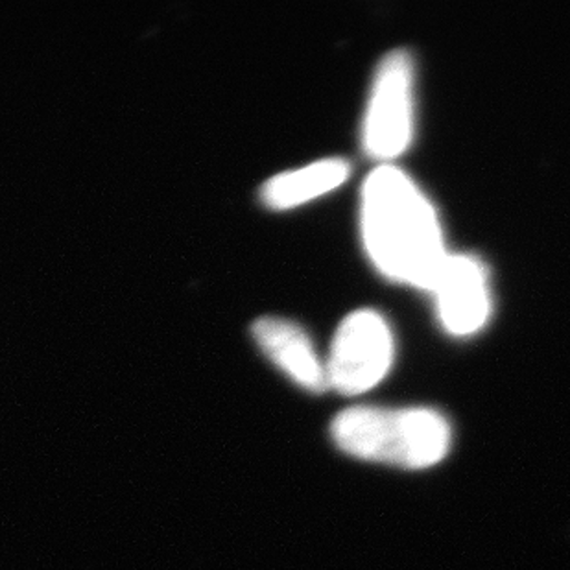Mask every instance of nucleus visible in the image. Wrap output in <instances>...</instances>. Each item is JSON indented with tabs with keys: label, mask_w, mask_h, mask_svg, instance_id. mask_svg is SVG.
Returning a JSON list of instances; mask_svg holds the SVG:
<instances>
[{
	"label": "nucleus",
	"mask_w": 570,
	"mask_h": 570,
	"mask_svg": "<svg viewBox=\"0 0 570 570\" xmlns=\"http://www.w3.org/2000/svg\"><path fill=\"white\" fill-rule=\"evenodd\" d=\"M361 232L384 277L431 291L449 257L442 224L423 190L401 168L381 165L362 185Z\"/></svg>",
	"instance_id": "1"
},
{
	"label": "nucleus",
	"mask_w": 570,
	"mask_h": 570,
	"mask_svg": "<svg viewBox=\"0 0 570 570\" xmlns=\"http://www.w3.org/2000/svg\"><path fill=\"white\" fill-rule=\"evenodd\" d=\"M331 436L350 456L409 471L434 468L452 445L451 423L426 406H351L334 417Z\"/></svg>",
	"instance_id": "2"
},
{
	"label": "nucleus",
	"mask_w": 570,
	"mask_h": 570,
	"mask_svg": "<svg viewBox=\"0 0 570 570\" xmlns=\"http://www.w3.org/2000/svg\"><path fill=\"white\" fill-rule=\"evenodd\" d=\"M414 135V61L406 50L382 58L362 120L366 156L390 165L406 151Z\"/></svg>",
	"instance_id": "3"
},
{
	"label": "nucleus",
	"mask_w": 570,
	"mask_h": 570,
	"mask_svg": "<svg viewBox=\"0 0 570 570\" xmlns=\"http://www.w3.org/2000/svg\"><path fill=\"white\" fill-rule=\"evenodd\" d=\"M395 342L386 320L362 308L340 323L334 334L325 372L328 387L342 395H362L377 386L392 370Z\"/></svg>",
	"instance_id": "4"
},
{
	"label": "nucleus",
	"mask_w": 570,
	"mask_h": 570,
	"mask_svg": "<svg viewBox=\"0 0 570 570\" xmlns=\"http://www.w3.org/2000/svg\"><path fill=\"white\" fill-rule=\"evenodd\" d=\"M429 292L443 328L452 336L479 333L490 320V275L474 255L449 254Z\"/></svg>",
	"instance_id": "5"
},
{
	"label": "nucleus",
	"mask_w": 570,
	"mask_h": 570,
	"mask_svg": "<svg viewBox=\"0 0 570 570\" xmlns=\"http://www.w3.org/2000/svg\"><path fill=\"white\" fill-rule=\"evenodd\" d=\"M252 333L264 355L297 386L311 393L328 390L325 362L317 355L311 336L297 323L285 317H258L252 325Z\"/></svg>",
	"instance_id": "6"
},
{
	"label": "nucleus",
	"mask_w": 570,
	"mask_h": 570,
	"mask_svg": "<svg viewBox=\"0 0 570 570\" xmlns=\"http://www.w3.org/2000/svg\"><path fill=\"white\" fill-rule=\"evenodd\" d=\"M351 165L342 157H327L307 167L281 173L269 178L261 189L263 204L269 209L285 210L313 202L323 194L338 189L350 178Z\"/></svg>",
	"instance_id": "7"
}]
</instances>
